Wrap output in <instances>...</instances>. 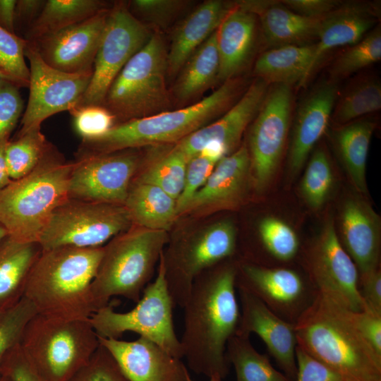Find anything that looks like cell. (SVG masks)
<instances>
[{
  "label": "cell",
  "mask_w": 381,
  "mask_h": 381,
  "mask_svg": "<svg viewBox=\"0 0 381 381\" xmlns=\"http://www.w3.org/2000/svg\"><path fill=\"white\" fill-rule=\"evenodd\" d=\"M189 3L181 0H134L128 8L145 25L164 28L185 11Z\"/></svg>",
  "instance_id": "45"
},
{
  "label": "cell",
  "mask_w": 381,
  "mask_h": 381,
  "mask_svg": "<svg viewBox=\"0 0 381 381\" xmlns=\"http://www.w3.org/2000/svg\"><path fill=\"white\" fill-rule=\"evenodd\" d=\"M131 150L77 157L70 176L68 198L124 205L140 164L139 156Z\"/></svg>",
  "instance_id": "16"
},
{
  "label": "cell",
  "mask_w": 381,
  "mask_h": 381,
  "mask_svg": "<svg viewBox=\"0 0 381 381\" xmlns=\"http://www.w3.org/2000/svg\"><path fill=\"white\" fill-rule=\"evenodd\" d=\"M358 288L366 310L381 315V271L378 267L359 274Z\"/></svg>",
  "instance_id": "51"
},
{
  "label": "cell",
  "mask_w": 381,
  "mask_h": 381,
  "mask_svg": "<svg viewBox=\"0 0 381 381\" xmlns=\"http://www.w3.org/2000/svg\"><path fill=\"white\" fill-rule=\"evenodd\" d=\"M236 269V286L255 296L288 322L294 323L315 296L314 290L294 270L250 262H243Z\"/></svg>",
  "instance_id": "17"
},
{
  "label": "cell",
  "mask_w": 381,
  "mask_h": 381,
  "mask_svg": "<svg viewBox=\"0 0 381 381\" xmlns=\"http://www.w3.org/2000/svg\"><path fill=\"white\" fill-rule=\"evenodd\" d=\"M375 121L364 116L338 126L332 132V139L339 157L356 189L367 193L366 164Z\"/></svg>",
  "instance_id": "30"
},
{
  "label": "cell",
  "mask_w": 381,
  "mask_h": 381,
  "mask_svg": "<svg viewBox=\"0 0 381 381\" xmlns=\"http://www.w3.org/2000/svg\"><path fill=\"white\" fill-rule=\"evenodd\" d=\"M294 87L272 85L251 123L248 149L252 181L258 190L270 183L285 150L294 111Z\"/></svg>",
  "instance_id": "13"
},
{
  "label": "cell",
  "mask_w": 381,
  "mask_h": 381,
  "mask_svg": "<svg viewBox=\"0 0 381 381\" xmlns=\"http://www.w3.org/2000/svg\"><path fill=\"white\" fill-rule=\"evenodd\" d=\"M315 52V43L269 48L256 59L253 73L268 85L298 88Z\"/></svg>",
  "instance_id": "31"
},
{
  "label": "cell",
  "mask_w": 381,
  "mask_h": 381,
  "mask_svg": "<svg viewBox=\"0 0 381 381\" xmlns=\"http://www.w3.org/2000/svg\"><path fill=\"white\" fill-rule=\"evenodd\" d=\"M68 381H129L111 353L99 344L89 361Z\"/></svg>",
  "instance_id": "47"
},
{
  "label": "cell",
  "mask_w": 381,
  "mask_h": 381,
  "mask_svg": "<svg viewBox=\"0 0 381 381\" xmlns=\"http://www.w3.org/2000/svg\"><path fill=\"white\" fill-rule=\"evenodd\" d=\"M226 357L235 370L236 381H291L272 366L267 355L253 347L249 337H231L226 344Z\"/></svg>",
  "instance_id": "36"
},
{
  "label": "cell",
  "mask_w": 381,
  "mask_h": 381,
  "mask_svg": "<svg viewBox=\"0 0 381 381\" xmlns=\"http://www.w3.org/2000/svg\"><path fill=\"white\" fill-rule=\"evenodd\" d=\"M25 56L30 64V92L18 134L41 126L54 114L78 107L92 75V72L66 73L50 66L28 41Z\"/></svg>",
  "instance_id": "14"
},
{
  "label": "cell",
  "mask_w": 381,
  "mask_h": 381,
  "mask_svg": "<svg viewBox=\"0 0 381 381\" xmlns=\"http://www.w3.org/2000/svg\"><path fill=\"white\" fill-rule=\"evenodd\" d=\"M129 381H186L189 372L181 361L152 341L98 337Z\"/></svg>",
  "instance_id": "23"
},
{
  "label": "cell",
  "mask_w": 381,
  "mask_h": 381,
  "mask_svg": "<svg viewBox=\"0 0 381 381\" xmlns=\"http://www.w3.org/2000/svg\"><path fill=\"white\" fill-rule=\"evenodd\" d=\"M27 41L0 26V75L17 87H28L30 70L25 61Z\"/></svg>",
  "instance_id": "42"
},
{
  "label": "cell",
  "mask_w": 381,
  "mask_h": 381,
  "mask_svg": "<svg viewBox=\"0 0 381 381\" xmlns=\"http://www.w3.org/2000/svg\"><path fill=\"white\" fill-rule=\"evenodd\" d=\"M333 173L327 151L313 152L301 182V193L308 205L318 210L327 200L333 185Z\"/></svg>",
  "instance_id": "40"
},
{
  "label": "cell",
  "mask_w": 381,
  "mask_h": 381,
  "mask_svg": "<svg viewBox=\"0 0 381 381\" xmlns=\"http://www.w3.org/2000/svg\"><path fill=\"white\" fill-rule=\"evenodd\" d=\"M124 206L133 225L168 231L177 217V202L159 188L133 182Z\"/></svg>",
  "instance_id": "32"
},
{
  "label": "cell",
  "mask_w": 381,
  "mask_h": 381,
  "mask_svg": "<svg viewBox=\"0 0 381 381\" xmlns=\"http://www.w3.org/2000/svg\"><path fill=\"white\" fill-rule=\"evenodd\" d=\"M258 28L257 16L235 2L216 31L219 81L238 77L248 66L255 49Z\"/></svg>",
  "instance_id": "27"
},
{
  "label": "cell",
  "mask_w": 381,
  "mask_h": 381,
  "mask_svg": "<svg viewBox=\"0 0 381 381\" xmlns=\"http://www.w3.org/2000/svg\"><path fill=\"white\" fill-rule=\"evenodd\" d=\"M0 381H11L7 376L1 375Z\"/></svg>",
  "instance_id": "59"
},
{
  "label": "cell",
  "mask_w": 381,
  "mask_h": 381,
  "mask_svg": "<svg viewBox=\"0 0 381 381\" xmlns=\"http://www.w3.org/2000/svg\"><path fill=\"white\" fill-rule=\"evenodd\" d=\"M270 85L260 78L251 82L238 100L216 121L209 123L174 147L188 159L210 144H217L229 155L238 148L243 133L260 111Z\"/></svg>",
  "instance_id": "19"
},
{
  "label": "cell",
  "mask_w": 381,
  "mask_h": 381,
  "mask_svg": "<svg viewBox=\"0 0 381 381\" xmlns=\"http://www.w3.org/2000/svg\"><path fill=\"white\" fill-rule=\"evenodd\" d=\"M250 83L241 76L233 78L193 104L116 123L99 138L82 140L77 157L176 144L222 116L238 100Z\"/></svg>",
  "instance_id": "4"
},
{
  "label": "cell",
  "mask_w": 381,
  "mask_h": 381,
  "mask_svg": "<svg viewBox=\"0 0 381 381\" xmlns=\"http://www.w3.org/2000/svg\"><path fill=\"white\" fill-rule=\"evenodd\" d=\"M187 162V158L174 146L133 181L155 186L177 200L183 190Z\"/></svg>",
  "instance_id": "39"
},
{
  "label": "cell",
  "mask_w": 381,
  "mask_h": 381,
  "mask_svg": "<svg viewBox=\"0 0 381 381\" xmlns=\"http://www.w3.org/2000/svg\"><path fill=\"white\" fill-rule=\"evenodd\" d=\"M174 308L167 286L162 252L156 278L146 286L132 310L126 313L117 312L109 303L95 312L90 321L99 337L119 339L126 332H135L181 359L180 339L176 335L173 320Z\"/></svg>",
  "instance_id": "9"
},
{
  "label": "cell",
  "mask_w": 381,
  "mask_h": 381,
  "mask_svg": "<svg viewBox=\"0 0 381 381\" xmlns=\"http://www.w3.org/2000/svg\"><path fill=\"white\" fill-rule=\"evenodd\" d=\"M380 3L373 1H343L326 15L320 24L313 58L298 88L308 84L330 52L358 42L380 23Z\"/></svg>",
  "instance_id": "21"
},
{
  "label": "cell",
  "mask_w": 381,
  "mask_h": 381,
  "mask_svg": "<svg viewBox=\"0 0 381 381\" xmlns=\"http://www.w3.org/2000/svg\"><path fill=\"white\" fill-rule=\"evenodd\" d=\"M8 141L9 140L0 141V191L12 181L5 157L6 146Z\"/></svg>",
  "instance_id": "56"
},
{
  "label": "cell",
  "mask_w": 381,
  "mask_h": 381,
  "mask_svg": "<svg viewBox=\"0 0 381 381\" xmlns=\"http://www.w3.org/2000/svg\"><path fill=\"white\" fill-rule=\"evenodd\" d=\"M99 346L89 320L35 315L25 326L20 346L47 381H68L87 363Z\"/></svg>",
  "instance_id": "7"
},
{
  "label": "cell",
  "mask_w": 381,
  "mask_h": 381,
  "mask_svg": "<svg viewBox=\"0 0 381 381\" xmlns=\"http://www.w3.org/2000/svg\"><path fill=\"white\" fill-rule=\"evenodd\" d=\"M42 250L38 242L8 235L0 241V313L23 297L28 277Z\"/></svg>",
  "instance_id": "29"
},
{
  "label": "cell",
  "mask_w": 381,
  "mask_h": 381,
  "mask_svg": "<svg viewBox=\"0 0 381 381\" xmlns=\"http://www.w3.org/2000/svg\"><path fill=\"white\" fill-rule=\"evenodd\" d=\"M216 31L193 52L178 73L173 87L178 100L189 101L218 81L219 57Z\"/></svg>",
  "instance_id": "33"
},
{
  "label": "cell",
  "mask_w": 381,
  "mask_h": 381,
  "mask_svg": "<svg viewBox=\"0 0 381 381\" xmlns=\"http://www.w3.org/2000/svg\"><path fill=\"white\" fill-rule=\"evenodd\" d=\"M308 270L315 293L353 312L366 310L358 288V269L328 221L310 249Z\"/></svg>",
  "instance_id": "15"
},
{
  "label": "cell",
  "mask_w": 381,
  "mask_h": 381,
  "mask_svg": "<svg viewBox=\"0 0 381 381\" xmlns=\"http://www.w3.org/2000/svg\"><path fill=\"white\" fill-rule=\"evenodd\" d=\"M70 113L74 129L82 140L99 138L116 125L114 116L102 105L80 107Z\"/></svg>",
  "instance_id": "46"
},
{
  "label": "cell",
  "mask_w": 381,
  "mask_h": 381,
  "mask_svg": "<svg viewBox=\"0 0 381 381\" xmlns=\"http://www.w3.org/2000/svg\"><path fill=\"white\" fill-rule=\"evenodd\" d=\"M234 6L220 0L203 2L182 20L173 32L167 50V75L174 76L193 54L219 28Z\"/></svg>",
  "instance_id": "28"
},
{
  "label": "cell",
  "mask_w": 381,
  "mask_h": 381,
  "mask_svg": "<svg viewBox=\"0 0 381 381\" xmlns=\"http://www.w3.org/2000/svg\"><path fill=\"white\" fill-rule=\"evenodd\" d=\"M45 1L44 0L17 1L15 18L16 30L17 28H23L26 27V31L40 15Z\"/></svg>",
  "instance_id": "54"
},
{
  "label": "cell",
  "mask_w": 381,
  "mask_h": 381,
  "mask_svg": "<svg viewBox=\"0 0 381 381\" xmlns=\"http://www.w3.org/2000/svg\"><path fill=\"white\" fill-rule=\"evenodd\" d=\"M108 8L99 0H48L38 17L25 32L24 39L33 42L80 23Z\"/></svg>",
  "instance_id": "35"
},
{
  "label": "cell",
  "mask_w": 381,
  "mask_h": 381,
  "mask_svg": "<svg viewBox=\"0 0 381 381\" xmlns=\"http://www.w3.org/2000/svg\"><path fill=\"white\" fill-rule=\"evenodd\" d=\"M167 75V49L156 32L117 75L102 106L122 122L162 112L169 104Z\"/></svg>",
  "instance_id": "8"
},
{
  "label": "cell",
  "mask_w": 381,
  "mask_h": 381,
  "mask_svg": "<svg viewBox=\"0 0 381 381\" xmlns=\"http://www.w3.org/2000/svg\"><path fill=\"white\" fill-rule=\"evenodd\" d=\"M1 80H2V78H1V75H0V81H1Z\"/></svg>",
  "instance_id": "60"
},
{
  "label": "cell",
  "mask_w": 381,
  "mask_h": 381,
  "mask_svg": "<svg viewBox=\"0 0 381 381\" xmlns=\"http://www.w3.org/2000/svg\"><path fill=\"white\" fill-rule=\"evenodd\" d=\"M104 246L42 250L32 266L24 297L37 313L64 320H89L96 312L91 284Z\"/></svg>",
  "instance_id": "3"
},
{
  "label": "cell",
  "mask_w": 381,
  "mask_h": 381,
  "mask_svg": "<svg viewBox=\"0 0 381 381\" xmlns=\"http://www.w3.org/2000/svg\"><path fill=\"white\" fill-rule=\"evenodd\" d=\"M6 236H8V232L4 226L0 223V241Z\"/></svg>",
  "instance_id": "58"
},
{
  "label": "cell",
  "mask_w": 381,
  "mask_h": 381,
  "mask_svg": "<svg viewBox=\"0 0 381 381\" xmlns=\"http://www.w3.org/2000/svg\"><path fill=\"white\" fill-rule=\"evenodd\" d=\"M339 89V83L327 79L322 80L294 108L288 153V165L292 174L301 170L310 152L326 132Z\"/></svg>",
  "instance_id": "22"
},
{
  "label": "cell",
  "mask_w": 381,
  "mask_h": 381,
  "mask_svg": "<svg viewBox=\"0 0 381 381\" xmlns=\"http://www.w3.org/2000/svg\"><path fill=\"white\" fill-rule=\"evenodd\" d=\"M109 8L30 43L42 59L57 70L71 73L92 72Z\"/></svg>",
  "instance_id": "18"
},
{
  "label": "cell",
  "mask_w": 381,
  "mask_h": 381,
  "mask_svg": "<svg viewBox=\"0 0 381 381\" xmlns=\"http://www.w3.org/2000/svg\"><path fill=\"white\" fill-rule=\"evenodd\" d=\"M381 59V26L378 23L362 39L346 47L329 65L327 80L339 83Z\"/></svg>",
  "instance_id": "37"
},
{
  "label": "cell",
  "mask_w": 381,
  "mask_h": 381,
  "mask_svg": "<svg viewBox=\"0 0 381 381\" xmlns=\"http://www.w3.org/2000/svg\"><path fill=\"white\" fill-rule=\"evenodd\" d=\"M23 102L18 87L12 83L0 81V141L8 140L9 135L21 116Z\"/></svg>",
  "instance_id": "48"
},
{
  "label": "cell",
  "mask_w": 381,
  "mask_h": 381,
  "mask_svg": "<svg viewBox=\"0 0 381 381\" xmlns=\"http://www.w3.org/2000/svg\"><path fill=\"white\" fill-rule=\"evenodd\" d=\"M226 155L223 147L217 144H210L188 159L183 190L176 200L178 214L183 213L193 195L207 181L217 162Z\"/></svg>",
  "instance_id": "41"
},
{
  "label": "cell",
  "mask_w": 381,
  "mask_h": 381,
  "mask_svg": "<svg viewBox=\"0 0 381 381\" xmlns=\"http://www.w3.org/2000/svg\"><path fill=\"white\" fill-rule=\"evenodd\" d=\"M16 0H0V26L16 33L15 18Z\"/></svg>",
  "instance_id": "55"
},
{
  "label": "cell",
  "mask_w": 381,
  "mask_h": 381,
  "mask_svg": "<svg viewBox=\"0 0 381 381\" xmlns=\"http://www.w3.org/2000/svg\"><path fill=\"white\" fill-rule=\"evenodd\" d=\"M73 166L52 144L33 171L0 191V223L8 236L38 242L54 211L69 198Z\"/></svg>",
  "instance_id": "5"
},
{
  "label": "cell",
  "mask_w": 381,
  "mask_h": 381,
  "mask_svg": "<svg viewBox=\"0 0 381 381\" xmlns=\"http://www.w3.org/2000/svg\"><path fill=\"white\" fill-rule=\"evenodd\" d=\"M236 250V231L229 219L214 222L178 241L163 257L166 279L174 307L183 308L193 281L203 271L231 258Z\"/></svg>",
  "instance_id": "11"
},
{
  "label": "cell",
  "mask_w": 381,
  "mask_h": 381,
  "mask_svg": "<svg viewBox=\"0 0 381 381\" xmlns=\"http://www.w3.org/2000/svg\"><path fill=\"white\" fill-rule=\"evenodd\" d=\"M281 2L297 14L309 18H321L337 8L343 1L283 0Z\"/></svg>",
  "instance_id": "53"
},
{
  "label": "cell",
  "mask_w": 381,
  "mask_h": 381,
  "mask_svg": "<svg viewBox=\"0 0 381 381\" xmlns=\"http://www.w3.org/2000/svg\"><path fill=\"white\" fill-rule=\"evenodd\" d=\"M381 223L380 216L360 197L348 198L340 213L341 243L359 274L378 268Z\"/></svg>",
  "instance_id": "25"
},
{
  "label": "cell",
  "mask_w": 381,
  "mask_h": 381,
  "mask_svg": "<svg viewBox=\"0 0 381 381\" xmlns=\"http://www.w3.org/2000/svg\"><path fill=\"white\" fill-rule=\"evenodd\" d=\"M258 233L264 248L274 259L287 262L296 255L299 249L298 236L282 220L274 217L263 218L259 223Z\"/></svg>",
  "instance_id": "43"
},
{
  "label": "cell",
  "mask_w": 381,
  "mask_h": 381,
  "mask_svg": "<svg viewBox=\"0 0 381 381\" xmlns=\"http://www.w3.org/2000/svg\"><path fill=\"white\" fill-rule=\"evenodd\" d=\"M236 272V265L226 260L203 271L193 281L182 308L183 358L195 373L222 380L229 374L226 347L240 318Z\"/></svg>",
  "instance_id": "1"
},
{
  "label": "cell",
  "mask_w": 381,
  "mask_h": 381,
  "mask_svg": "<svg viewBox=\"0 0 381 381\" xmlns=\"http://www.w3.org/2000/svg\"><path fill=\"white\" fill-rule=\"evenodd\" d=\"M1 375L7 376L11 381H47L28 362L20 343L6 356L1 367Z\"/></svg>",
  "instance_id": "50"
},
{
  "label": "cell",
  "mask_w": 381,
  "mask_h": 381,
  "mask_svg": "<svg viewBox=\"0 0 381 381\" xmlns=\"http://www.w3.org/2000/svg\"><path fill=\"white\" fill-rule=\"evenodd\" d=\"M51 145L42 133L41 126L33 127L18 134L15 140H9L5 157L11 180L20 179L33 171Z\"/></svg>",
  "instance_id": "38"
},
{
  "label": "cell",
  "mask_w": 381,
  "mask_h": 381,
  "mask_svg": "<svg viewBox=\"0 0 381 381\" xmlns=\"http://www.w3.org/2000/svg\"><path fill=\"white\" fill-rule=\"evenodd\" d=\"M343 89H339L330 122L341 126L367 116L381 109V82L370 73L353 78Z\"/></svg>",
  "instance_id": "34"
},
{
  "label": "cell",
  "mask_w": 381,
  "mask_h": 381,
  "mask_svg": "<svg viewBox=\"0 0 381 381\" xmlns=\"http://www.w3.org/2000/svg\"><path fill=\"white\" fill-rule=\"evenodd\" d=\"M352 318L363 337L381 355V315L368 310L352 311Z\"/></svg>",
  "instance_id": "52"
},
{
  "label": "cell",
  "mask_w": 381,
  "mask_h": 381,
  "mask_svg": "<svg viewBox=\"0 0 381 381\" xmlns=\"http://www.w3.org/2000/svg\"><path fill=\"white\" fill-rule=\"evenodd\" d=\"M236 4L258 17L260 30L269 48L314 44L322 20L297 14L281 1H240Z\"/></svg>",
  "instance_id": "26"
},
{
  "label": "cell",
  "mask_w": 381,
  "mask_h": 381,
  "mask_svg": "<svg viewBox=\"0 0 381 381\" xmlns=\"http://www.w3.org/2000/svg\"><path fill=\"white\" fill-rule=\"evenodd\" d=\"M297 375L294 381H345L339 375L299 346L296 349Z\"/></svg>",
  "instance_id": "49"
},
{
  "label": "cell",
  "mask_w": 381,
  "mask_h": 381,
  "mask_svg": "<svg viewBox=\"0 0 381 381\" xmlns=\"http://www.w3.org/2000/svg\"><path fill=\"white\" fill-rule=\"evenodd\" d=\"M186 381H195L191 378L190 373L187 376ZM209 381H222V379L217 375H213L209 377Z\"/></svg>",
  "instance_id": "57"
},
{
  "label": "cell",
  "mask_w": 381,
  "mask_h": 381,
  "mask_svg": "<svg viewBox=\"0 0 381 381\" xmlns=\"http://www.w3.org/2000/svg\"><path fill=\"white\" fill-rule=\"evenodd\" d=\"M151 35L147 26L130 12L127 4H114L109 8L92 78L78 107L102 105L114 80Z\"/></svg>",
  "instance_id": "12"
},
{
  "label": "cell",
  "mask_w": 381,
  "mask_h": 381,
  "mask_svg": "<svg viewBox=\"0 0 381 381\" xmlns=\"http://www.w3.org/2000/svg\"><path fill=\"white\" fill-rule=\"evenodd\" d=\"M37 313L25 297L0 313V376L1 365L8 353L20 342L28 322Z\"/></svg>",
  "instance_id": "44"
},
{
  "label": "cell",
  "mask_w": 381,
  "mask_h": 381,
  "mask_svg": "<svg viewBox=\"0 0 381 381\" xmlns=\"http://www.w3.org/2000/svg\"><path fill=\"white\" fill-rule=\"evenodd\" d=\"M250 180V157L244 144L219 159L183 213H202L237 207L244 199Z\"/></svg>",
  "instance_id": "24"
},
{
  "label": "cell",
  "mask_w": 381,
  "mask_h": 381,
  "mask_svg": "<svg viewBox=\"0 0 381 381\" xmlns=\"http://www.w3.org/2000/svg\"><path fill=\"white\" fill-rule=\"evenodd\" d=\"M294 328L297 346L345 381H381V355L356 327L352 311L315 293Z\"/></svg>",
  "instance_id": "2"
},
{
  "label": "cell",
  "mask_w": 381,
  "mask_h": 381,
  "mask_svg": "<svg viewBox=\"0 0 381 381\" xmlns=\"http://www.w3.org/2000/svg\"><path fill=\"white\" fill-rule=\"evenodd\" d=\"M168 239L167 231L133 225L104 246L91 284L96 311L108 305L114 296L137 303L152 277Z\"/></svg>",
  "instance_id": "6"
},
{
  "label": "cell",
  "mask_w": 381,
  "mask_h": 381,
  "mask_svg": "<svg viewBox=\"0 0 381 381\" xmlns=\"http://www.w3.org/2000/svg\"><path fill=\"white\" fill-rule=\"evenodd\" d=\"M240 318L236 334L250 337L256 334L265 343L283 373L291 381L297 375L294 323L288 322L270 310L247 290L237 287Z\"/></svg>",
  "instance_id": "20"
},
{
  "label": "cell",
  "mask_w": 381,
  "mask_h": 381,
  "mask_svg": "<svg viewBox=\"0 0 381 381\" xmlns=\"http://www.w3.org/2000/svg\"><path fill=\"white\" fill-rule=\"evenodd\" d=\"M132 226L124 205L68 198L54 211L38 243L42 250L99 248Z\"/></svg>",
  "instance_id": "10"
}]
</instances>
